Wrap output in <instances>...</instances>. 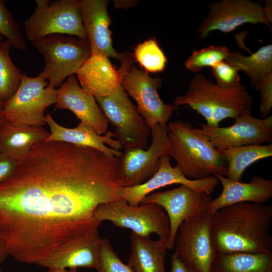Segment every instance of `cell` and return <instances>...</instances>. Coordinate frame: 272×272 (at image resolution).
<instances>
[{"label": "cell", "instance_id": "17", "mask_svg": "<svg viewBox=\"0 0 272 272\" xmlns=\"http://www.w3.org/2000/svg\"><path fill=\"white\" fill-rule=\"evenodd\" d=\"M99 224L70 238L38 265L50 268H95L98 260Z\"/></svg>", "mask_w": 272, "mask_h": 272}, {"label": "cell", "instance_id": "14", "mask_svg": "<svg viewBox=\"0 0 272 272\" xmlns=\"http://www.w3.org/2000/svg\"><path fill=\"white\" fill-rule=\"evenodd\" d=\"M246 23L271 24L266 19L261 2L250 0H222L209 6L207 16L200 22L197 34L206 38L212 31L229 33Z\"/></svg>", "mask_w": 272, "mask_h": 272}, {"label": "cell", "instance_id": "36", "mask_svg": "<svg viewBox=\"0 0 272 272\" xmlns=\"http://www.w3.org/2000/svg\"><path fill=\"white\" fill-rule=\"evenodd\" d=\"M171 265L170 272H199L184 264L179 259L175 252L171 256Z\"/></svg>", "mask_w": 272, "mask_h": 272}, {"label": "cell", "instance_id": "22", "mask_svg": "<svg viewBox=\"0 0 272 272\" xmlns=\"http://www.w3.org/2000/svg\"><path fill=\"white\" fill-rule=\"evenodd\" d=\"M81 87L95 98L111 94L121 84L122 74L109 58L91 54L76 73Z\"/></svg>", "mask_w": 272, "mask_h": 272}, {"label": "cell", "instance_id": "12", "mask_svg": "<svg viewBox=\"0 0 272 272\" xmlns=\"http://www.w3.org/2000/svg\"><path fill=\"white\" fill-rule=\"evenodd\" d=\"M162 84L161 78H153L144 70L132 65L121 77L123 89L137 103V108L150 128L157 124L166 125L178 107L166 104L158 90Z\"/></svg>", "mask_w": 272, "mask_h": 272}, {"label": "cell", "instance_id": "30", "mask_svg": "<svg viewBox=\"0 0 272 272\" xmlns=\"http://www.w3.org/2000/svg\"><path fill=\"white\" fill-rule=\"evenodd\" d=\"M230 51L224 45H211L198 50H193L185 62L187 70L199 73L204 67H211L226 60Z\"/></svg>", "mask_w": 272, "mask_h": 272}, {"label": "cell", "instance_id": "39", "mask_svg": "<svg viewBox=\"0 0 272 272\" xmlns=\"http://www.w3.org/2000/svg\"><path fill=\"white\" fill-rule=\"evenodd\" d=\"M271 1L267 0L265 2V5L263 7L264 15L269 23L271 24L272 23V5Z\"/></svg>", "mask_w": 272, "mask_h": 272}, {"label": "cell", "instance_id": "24", "mask_svg": "<svg viewBox=\"0 0 272 272\" xmlns=\"http://www.w3.org/2000/svg\"><path fill=\"white\" fill-rule=\"evenodd\" d=\"M166 239L152 240L150 236L131 235V253L128 264L133 272H166Z\"/></svg>", "mask_w": 272, "mask_h": 272}, {"label": "cell", "instance_id": "26", "mask_svg": "<svg viewBox=\"0 0 272 272\" xmlns=\"http://www.w3.org/2000/svg\"><path fill=\"white\" fill-rule=\"evenodd\" d=\"M227 164L225 176L242 181L245 170L258 160L272 156V144L230 147L219 150Z\"/></svg>", "mask_w": 272, "mask_h": 272}, {"label": "cell", "instance_id": "34", "mask_svg": "<svg viewBox=\"0 0 272 272\" xmlns=\"http://www.w3.org/2000/svg\"><path fill=\"white\" fill-rule=\"evenodd\" d=\"M260 94V111L263 118L269 115L272 108V74L255 87Z\"/></svg>", "mask_w": 272, "mask_h": 272}, {"label": "cell", "instance_id": "8", "mask_svg": "<svg viewBox=\"0 0 272 272\" xmlns=\"http://www.w3.org/2000/svg\"><path fill=\"white\" fill-rule=\"evenodd\" d=\"M95 99L124 151L148 148L150 128L121 84L110 95Z\"/></svg>", "mask_w": 272, "mask_h": 272}, {"label": "cell", "instance_id": "4", "mask_svg": "<svg viewBox=\"0 0 272 272\" xmlns=\"http://www.w3.org/2000/svg\"><path fill=\"white\" fill-rule=\"evenodd\" d=\"M168 136L172 157L183 175L193 180L216 174L226 175L227 162L209 138L189 122L179 120L168 122Z\"/></svg>", "mask_w": 272, "mask_h": 272}, {"label": "cell", "instance_id": "19", "mask_svg": "<svg viewBox=\"0 0 272 272\" xmlns=\"http://www.w3.org/2000/svg\"><path fill=\"white\" fill-rule=\"evenodd\" d=\"M55 107L72 111L80 122L98 134L108 131V122L92 94L83 89L75 75L69 76L57 89Z\"/></svg>", "mask_w": 272, "mask_h": 272}, {"label": "cell", "instance_id": "31", "mask_svg": "<svg viewBox=\"0 0 272 272\" xmlns=\"http://www.w3.org/2000/svg\"><path fill=\"white\" fill-rule=\"evenodd\" d=\"M21 31L20 25L7 8L5 1L0 0V35L6 37L13 47L25 52L27 45Z\"/></svg>", "mask_w": 272, "mask_h": 272}, {"label": "cell", "instance_id": "21", "mask_svg": "<svg viewBox=\"0 0 272 272\" xmlns=\"http://www.w3.org/2000/svg\"><path fill=\"white\" fill-rule=\"evenodd\" d=\"M222 185V191L208 204L207 214L241 202L265 203L272 197V180L253 176L250 182L233 180L221 174L214 175Z\"/></svg>", "mask_w": 272, "mask_h": 272}, {"label": "cell", "instance_id": "3", "mask_svg": "<svg viewBox=\"0 0 272 272\" xmlns=\"http://www.w3.org/2000/svg\"><path fill=\"white\" fill-rule=\"evenodd\" d=\"M253 103L244 85L222 88L199 73L190 80L185 94L177 96L172 104L177 107L187 105L205 118L207 126L216 127L227 118L251 113Z\"/></svg>", "mask_w": 272, "mask_h": 272}, {"label": "cell", "instance_id": "23", "mask_svg": "<svg viewBox=\"0 0 272 272\" xmlns=\"http://www.w3.org/2000/svg\"><path fill=\"white\" fill-rule=\"evenodd\" d=\"M50 132L43 127L16 125L6 121L0 127V153L17 161L33 146L44 142Z\"/></svg>", "mask_w": 272, "mask_h": 272}, {"label": "cell", "instance_id": "38", "mask_svg": "<svg viewBox=\"0 0 272 272\" xmlns=\"http://www.w3.org/2000/svg\"><path fill=\"white\" fill-rule=\"evenodd\" d=\"M8 255L6 243L0 234V264L7 259Z\"/></svg>", "mask_w": 272, "mask_h": 272}, {"label": "cell", "instance_id": "1", "mask_svg": "<svg viewBox=\"0 0 272 272\" xmlns=\"http://www.w3.org/2000/svg\"><path fill=\"white\" fill-rule=\"evenodd\" d=\"M125 187L120 159L60 142L33 146L0 183V234L9 255L39 264L70 238L101 222V205Z\"/></svg>", "mask_w": 272, "mask_h": 272}, {"label": "cell", "instance_id": "16", "mask_svg": "<svg viewBox=\"0 0 272 272\" xmlns=\"http://www.w3.org/2000/svg\"><path fill=\"white\" fill-rule=\"evenodd\" d=\"M171 157L164 155L160 158V166L156 173L144 183L121 188L120 196L130 206H139L142 199L154 190L174 184L186 185L196 191L211 194L219 181L213 175L203 179L186 178L177 166L170 163Z\"/></svg>", "mask_w": 272, "mask_h": 272}, {"label": "cell", "instance_id": "37", "mask_svg": "<svg viewBox=\"0 0 272 272\" xmlns=\"http://www.w3.org/2000/svg\"><path fill=\"white\" fill-rule=\"evenodd\" d=\"M138 1L131 0H115L113 4L116 9H127L136 5Z\"/></svg>", "mask_w": 272, "mask_h": 272}, {"label": "cell", "instance_id": "27", "mask_svg": "<svg viewBox=\"0 0 272 272\" xmlns=\"http://www.w3.org/2000/svg\"><path fill=\"white\" fill-rule=\"evenodd\" d=\"M225 61L245 73L254 88L272 74V45L261 46L249 56L244 55L238 51H230Z\"/></svg>", "mask_w": 272, "mask_h": 272}, {"label": "cell", "instance_id": "18", "mask_svg": "<svg viewBox=\"0 0 272 272\" xmlns=\"http://www.w3.org/2000/svg\"><path fill=\"white\" fill-rule=\"evenodd\" d=\"M108 3L107 0H81L80 11L92 54L113 57L121 63L132 53L127 51L119 53L112 46L109 29L111 20L107 11Z\"/></svg>", "mask_w": 272, "mask_h": 272}, {"label": "cell", "instance_id": "20", "mask_svg": "<svg viewBox=\"0 0 272 272\" xmlns=\"http://www.w3.org/2000/svg\"><path fill=\"white\" fill-rule=\"evenodd\" d=\"M50 128V134L44 142H60L77 146H85L101 151L108 156L120 158L122 147L113 138L110 131L103 135L98 134L91 127L82 122L75 128H67L59 124L49 113L44 118Z\"/></svg>", "mask_w": 272, "mask_h": 272}, {"label": "cell", "instance_id": "15", "mask_svg": "<svg viewBox=\"0 0 272 272\" xmlns=\"http://www.w3.org/2000/svg\"><path fill=\"white\" fill-rule=\"evenodd\" d=\"M197 129L207 136L218 150L251 145L270 144L272 116L259 118L245 113L235 118L229 126L211 127L199 123Z\"/></svg>", "mask_w": 272, "mask_h": 272}, {"label": "cell", "instance_id": "29", "mask_svg": "<svg viewBox=\"0 0 272 272\" xmlns=\"http://www.w3.org/2000/svg\"><path fill=\"white\" fill-rule=\"evenodd\" d=\"M134 60L150 73L162 72L165 68L167 58L154 38L139 43L133 53Z\"/></svg>", "mask_w": 272, "mask_h": 272}, {"label": "cell", "instance_id": "5", "mask_svg": "<svg viewBox=\"0 0 272 272\" xmlns=\"http://www.w3.org/2000/svg\"><path fill=\"white\" fill-rule=\"evenodd\" d=\"M43 56L45 65L39 76L48 86L59 87L69 76L78 71L91 55L88 40L61 34H52L32 42Z\"/></svg>", "mask_w": 272, "mask_h": 272}, {"label": "cell", "instance_id": "13", "mask_svg": "<svg viewBox=\"0 0 272 272\" xmlns=\"http://www.w3.org/2000/svg\"><path fill=\"white\" fill-rule=\"evenodd\" d=\"M150 130L152 139L147 149H129L124 151L119 158L125 187L137 186L146 182L158 171L160 158L171 155L172 147L167 125L157 124Z\"/></svg>", "mask_w": 272, "mask_h": 272}, {"label": "cell", "instance_id": "33", "mask_svg": "<svg viewBox=\"0 0 272 272\" xmlns=\"http://www.w3.org/2000/svg\"><path fill=\"white\" fill-rule=\"evenodd\" d=\"M211 71L216 79V84L220 87L230 88L242 84L238 73L239 70L225 60L211 67Z\"/></svg>", "mask_w": 272, "mask_h": 272}, {"label": "cell", "instance_id": "7", "mask_svg": "<svg viewBox=\"0 0 272 272\" xmlns=\"http://www.w3.org/2000/svg\"><path fill=\"white\" fill-rule=\"evenodd\" d=\"M94 218L101 222L110 221L116 226L130 229L141 236H150L155 233L159 239L168 240L170 235V222L166 212L154 203L132 206L120 198L99 206Z\"/></svg>", "mask_w": 272, "mask_h": 272}, {"label": "cell", "instance_id": "25", "mask_svg": "<svg viewBox=\"0 0 272 272\" xmlns=\"http://www.w3.org/2000/svg\"><path fill=\"white\" fill-rule=\"evenodd\" d=\"M211 272H272V253H217Z\"/></svg>", "mask_w": 272, "mask_h": 272}, {"label": "cell", "instance_id": "40", "mask_svg": "<svg viewBox=\"0 0 272 272\" xmlns=\"http://www.w3.org/2000/svg\"><path fill=\"white\" fill-rule=\"evenodd\" d=\"M46 272H78V271L76 268L55 267L47 268Z\"/></svg>", "mask_w": 272, "mask_h": 272}, {"label": "cell", "instance_id": "42", "mask_svg": "<svg viewBox=\"0 0 272 272\" xmlns=\"http://www.w3.org/2000/svg\"><path fill=\"white\" fill-rule=\"evenodd\" d=\"M4 38V37L2 35H0V41H3Z\"/></svg>", "mask_w": 272, "mask_h": 272}, {"label": "cell", "instance_id": "9", "mask_svg": "<svg viewBox=\"0 0 272 272\" xmlns=\"http://www.w3.org/2000/svg\"><path fill=\"white\" fill-rule=\"evenodd\" d=\"M57 91L39 75L31 77L22 74L18 90L5 103L6 121L16 125L42 127L46 124L45 110L55 104Z\"/></svg>", "mask_w": 272, "mask_h": 272}, {"label": "cell", "instance_id": "43", "mask_svg": "<svg viewBox=\"0 0 272 272\" xmlns=\"http://www.w3.org/2000/svg\"><path fill=\"white\" fill-rule=\"evenodd\" d=\"M0 272H4L0 266Z\"/></svg>", "mask_w": 272, "mask_h": 272}, {"label": "cell", "instance_id": "10", "mask_svg": "<svg viewBox=\"0 0 272 272\" xmlns=\"http://www.w3.org/2000/svg\"><path fill=\"white\" fill-rule=\"evenodd\" d=\"M212 200L211 194L197 192L181 185L178 187L149 194L140 203H156L165 210L170 228L167 246L168 249L171 250L175 245L176 234L181 223L205 216L207 206Z\"/></svg>", "mask_w": 272, "mask_h": 272}, {"label": "cell", "instance_id": "28", "mask_svg": "<svg viewBox=\"0 0 272 272\" xmlns=\"http://www.w3.org/2000/svg\"><path fill=\"white\" fill-rule=\"evenodd\" d=\"M12 47L7 40L0 41V102L4 104L18 90L22 75L10 57Z\"/></svg>", "mask_w": 272, "mask_h": 272}, {"label": "cell", "instance_id": "35", "mask_svg": "<svg viewBox=\"0 0 272 272\" xmlns=\"http://www.w3.org/2000/svg\"><path fill=\"white\" fill-rule=\"evenodd\" d=\"M17 162L18 161L0 153V183L12 174Z\"/></svg>", "mask_w": 272, "mask_h": 272}, {"label": "cell", "instance_id": "41", "mask_svg": "<svg viewBox=\"0 0 272 272\" xmlns=\"http://www.w3.org/2000/svg\"><path fill=\"white\" fill-rule=\"evenodd\" d=\"M4 103L0 102V127L7 121L4 112Z\"/></svg>", "mask_w": 272, "mask_h": 272}, {"label": "cell", "instance_id": "11", "mask_svg": "<svg viewBox=\"0 0 272 272\" xmlns=\"http://www.w3.org/2000/svg\"><path fill=\"white\" fill-rule=\"evenodd\" d=\"M213 214L184 221L176 236L175 253L187 266L199 272H211L217 252L212 241Z\"/></svg>", "mask_w": 272, "mask_h": 272}, {"label": "cell", "instance_id": "2", "mask_svg": "<svg viewBox=\"0 0 272 272\" xmlns=\"http://www.w3.org/2000/svg\"><path fill=\"white\" fill-rule=\"evenodd\" d=\"M272 206L241 202L213 214L212 241L218 253H272Z\"/></svg>", "mask_w": 272, "mask_h": 272}, {"label": "cell", "instance_id": "32", "mask_svg": "<svg viewBox=\"0 0 272 272\" xmlns=\"http://www.w3.org/2000/svg\"><path fill=\"white\" fill-rule=\"evenodd\" d=\"M95 269L97 272H133L128 264L121 261L109 240L102 238L99 244Z\"/></svg>", "mask_w": 272, "mask_h": 272}, {"label": "cell", "instance_id": "6", "mask_svg": "<svg viewBox=\"0 0 272 272\" xmlns=\"http://www.w3.org/2000/svg\"><path fill=\"white\" fill-rule=\"evenodd\" d=\"M36 7L24 22L29 41L52 34L70 35L87 40L78 0H36Z\"/></svg>", "mask_w": 272, "mask_h": 272}]
</instances>
